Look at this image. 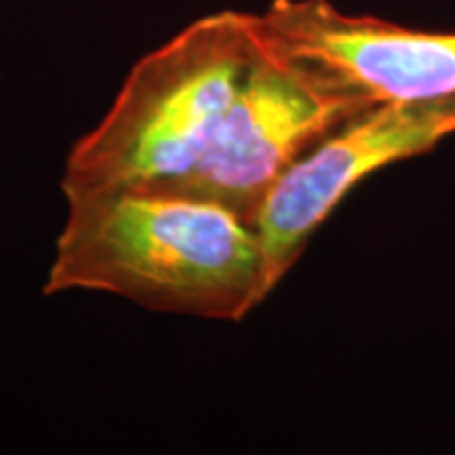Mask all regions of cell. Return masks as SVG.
<instances>
[{
    "instance_id": "6da1fadb",
    "label": "cell",
    "mask_w": 455,
    "mask_h": 455,
    "mask_svg": "<svg viewBox=\"0 0 455 455\" xmlns=\"http://www.w3.org/2000/svg\"><path fill=\"white\" fill-rule=\"evenodd\" d=\"M66 203L44 295L100 291L152 312L232 323L268 298L258 232L218 204L158 190Z\"/></svg>"
},
{
    "instance_id": "7a4b0ae2",
    "label": "cell",
    "mask_w": 455,
    "mask_h": 455,
    "mask_svg": "<svg viewBox=\"0 0 455 455\" xmlns=\"http://www.w3.org/2000/svg\"><path fill=\"white\" fill-rule=\"evenodd\" d=\"M255 51L251 13L220 11L135 61L110 110L68 152L64 196L161 190L190 173L212 148Z\"/></svg>"
},
{
    "instance_id": "3957f363",
    "label": "cell",
    "mask_w": 455,
    "mask_h": 455,
    "mask_svg": "<svg viewBox=\"0 0 455 455\" xmlns=\"http://www.w3.org/2000/svg\"><path fill=\"white\" fill-rule=\"evenodd\" d=\"M356 112L348 100L258 41L207 155L158 192L201 198L253 226L284 171Z\"/></svg>"
},
{
    "instance_id": "277c9868",
    "label": "cell",
    "mask_w": 455,
    "mask_h": 455,
    "mask_svg": "<svg viewBox=\"0 0 455 455\" xmlns=\"http://www.w3.org/2000/svg\"><path fill=\"white\" fill-rule=\"evenodd\" d=\"M258 41L358 110L455 100V32H424L329 0H272L251 13Z\"/></svg>"
},
{
    "instance_id": "5b68a950",
    "label": "cell",
    "mask_w": 455,
    "mask_h": 455,
    "mask_svg": "<svg viewBox=\"0 0 455 455\" xmlns=\"http://www.w3.org/2000/svg\"><path fill=\"white\" fill-rule=\"evenodd\" d=\"M455 135V100L390 101L356 112L284 171L255 218L270 295L346 195L392 163Z\"/></svg>"
}]
</instances>
